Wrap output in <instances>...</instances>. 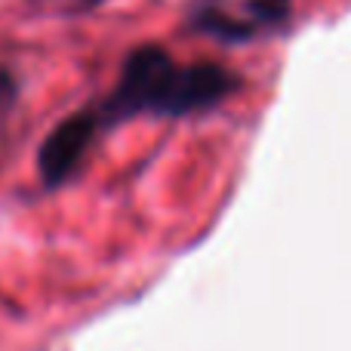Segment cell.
I'll list each match as a JSON object with an SVG mask.
<instances>
[{
	"label": "cell",
	"instance_id": "3957f363",
	"mask_svg": "<svg viewBox=\"0 0 351 351\" xmlns=\"http://www.w3.org/2000/svg\"><path fill=\"white\" fill-rule=\"evenodd\" d=\"M290 16V0H247V19L256 28L284 25Z\"/></svg>",
	"mask_w": 351,
	"mask_h": 351
},
{
	"label": "cell",
	"instance_id": "6da1fadb",
	"mask_svg": "<svg viewBox=\"0 0 351 351\" xmlns=\"http://www.w3.org/2000/svg\"><path fill=\"white\" fill-rule=\"evenodd\" d=\"M237 90V77L222 65H176L160 47H139L123 62L121 80L102 108H93L99 130L139 114L188 117L222 105Z\"/></svg>",
	"mask_w": 351,
	"mask_h": 351
},
{
	"label": "cell",
	"instance_id": "7a4b0ae2",
	"mask_svg": "<svg viewBox=\"0 0 351 351\" xmlns=\"http://www.w3.org/2000/svg\"><path fill=\"white\" fill-rule=\"evenodd\" d=\"M99 133L102 130H99L93 108L77 111V114L65 117L59 127H53V133L43 139L40 152H37V173H40L43 185L56 188L71 179Z\"/></svg>",
	"mask_w": 351,
	"mask_h": 351
},
{
	"label": "cell",
	"instance_id": "5b68a950",
	"mask_svg": "<svg viewBox=\"0 0 351 351\" xmlns=\"http://www.w3.org/2000/svg\"><path fill=\"white\" fill-rule=\"evenodd\" d=\"M86 3H99V0H86Z\"/></svg>",
	"mask_w": 351,
	"mask_h": 351
},
{
	"label": "cell",
	"instance_id": "277c9868",
	"mask_svg": "<svg viewBox=\"0 0 351 351\" xmlns=\"http://www.w3.org/2000/svg\"><path fill=\"white\" fill-rule=\"evenodd\" d=\"M10 96H12V80H10V74L0 68V102H6Z\"/></svg>",
	"mask_w": 351,
	"mask_h": 351
}]
</instances>
